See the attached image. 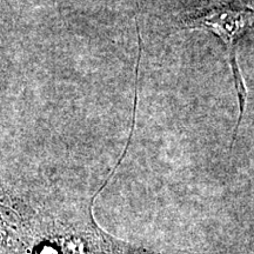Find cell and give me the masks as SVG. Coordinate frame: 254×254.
Masks as SVG:
<instances>
[{
  "label": "cell",
  "mask_w": 254,
  "mask_h": 254,
  "mask_svg": "<svg viewBox=\"0 0 254 254\" xmlns=\"http://www.w3.org/2000/svg\"><path fill=\"white\" fill-rule=\"evenodd\" d=\"M254 26V9L219 6L204 15L190 19L184 25L190 30H206L215 34L227 47L231 68L239 67L236 43L245 32Z\"/></svg>",
  "instance_id": "6da1fadb"
},
{
  "label": "cell",
  "mask_w": 254,
  "mask_h": 254,
  "mask_svg": "<svg viewBox=\"0 0 254 254\" xmlns=\"http://www.w3.org/2000/svg\"><path fill=\"white\" fill-rule=\"evenodd\" d=\"M21 232L13 225H5V219H0V254H23Z\"/></svg>",
  "instance_id": "7a4b0ae2"
}]
</instances>
